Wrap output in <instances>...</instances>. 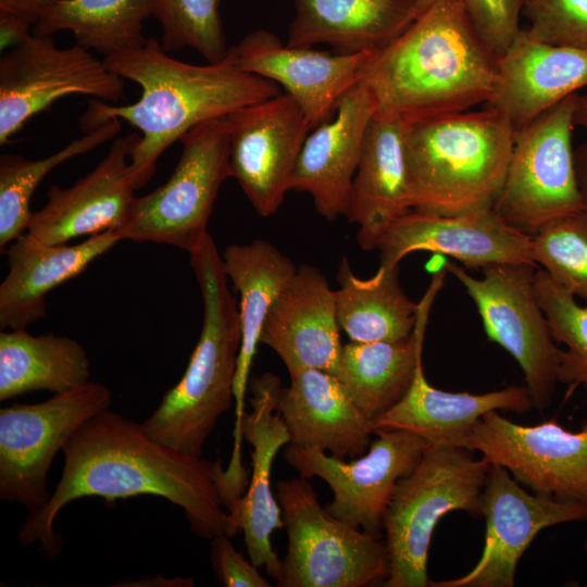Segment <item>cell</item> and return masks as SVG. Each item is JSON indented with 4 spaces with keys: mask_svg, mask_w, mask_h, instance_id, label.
<instances>
[{
    "mask_svg": "<svg viewBox=\"0 0 587 587\" xmlns=\"http://www.w3.org/2000/svg\"><path fill=\"white\" fill-rule=\"evenodd\" d=\"M64 466L48 502L29 512L20 544H39L57 557L62 539L53 524L63 507L85 497L108 501L143 495L183 509L191 530L212 539L236 532L228 510L238 500L221 462L182 453L152 439L138 424L110 408L84 423L62 449Z\"/></svg>",
    "mask_w": 587,
    "mask_h": 587,
    "instance_id": "obj_1",
    "label": "cell"
},
{
    "mask_svg": "<svg viewBox=\"0 0 587 587\" xmlns=\"http://www.w3.org/2000/svg\"><path fill=\"white\" fill-rule=\"evenodd\" d=\"M103 61L116 75L139 85L140 97L125 105L91 99L80 127L88 133L117 118L140 130L130 154L136 190L151 179L159 157L195 126L282 93L277 84L239 68L229 50L221 62L198 65L170 57L150 37L142 47Z\"/></svg>",
    "mask_w": 587,
    "mask_h": 587,
    "instance_id": "obj_2",
    "label": "cell"
},
{
    "mask_svg": "<svg viewBox=\"0 0 587 587\" xmlns=\"http://www.w3.org/2000/svg\"><path fill=\"white\" fill-rule=\"evenodd\" d=\"M363 80L377 113L409 122L486 104L498 82V57L475 29L463 0H433L375 52Z\"/></svg>",
    "mask_w": 587,
    "mask_h": 587,
    "instance_id": "obj_3",
    "label": "cell"
},
{
    "mask_svg": "<svg viewBox=\"0 0 587 587\" xmlns=\"http://www.w3.org/2000/svg\"><path fill=\"white\" fill-rule=\"evenodd\" d=\"M188 253L203 303L200 337L183 377L141 426L158 442L201 457L220 416L234 404L241 327L222 255L211 235L208 233Z\"/></svg>",
    "mask_w": 587,
    "mask_h": 587,
    "instance_id": "obj_4",
    "label": "cell"
},
{
    "mask_svg": "<svg viewBox=\"0 0 587 587\" xmlns=\"http://www.w3.org/2000/svg\"><path fill=\"white\" fill-rule=\"evenodd\" d=\"M515 134L487 105L407 122L404 150L412 210L453 215L494 208Z\"/></svg>",
    "mask_w": 587,
    "mask_h": 587,
    "instance_id": "obj_5",
    "label": "cell"
},
{
    "mask_svg": "<svg viewBox=\"0 0 587 587\" xmlns=\"http://www.w3.org/2000/svg\"><path fill=\"white\" fill-rule=\"evenodd\" d=\"M491 463L473 450L429 444L395 489L383 517L389 553L386 587L429 586L427 559L432 535L442 516L464 511L483 516L482 495Z\"/></svg>",
    "mask_w": 587,
    "mask_h": 587,
    "instance_id": "obj_6",
    "label": "cell"
},
{
    "mask_svg": "<svg viewBox=\"0 0 587 587\" xmlns=\"http://www.w3.org/2000/svg\"><path fill=\"white\" fill-rule=\"evenodd\" d=\"M276 496L288 548L279 587H364L385 582V540L333 516L304 477L279 480Z\"/></svg>",
    "mask_w": 587,
    "mask_h": 587,
    "instance_id": "obj_7",
    "label": "cell"
},
{
    "mask_svg": "<svg viewBox=\"0 0 587 587\" xmlns=\"http://www.w3.org/2000/svg\"><path fill=\"white\" fill-rule=\"evenodd\" d=\"M180 142L168 179L135 197L124 221L112 229L121 241L165 243L189 252L208 234L218 190L230 177L227 116L195 126Z\"/></svg>",
    "mask_w": 587,
    "mask_h": 587,
    "instance_id": "obj_8",
    "label": "cell"
},
{
    "mask_svg": "<svg viewBox=\"0 0 587 587\" xmlns=\"http://www.w3.org/2000/svg\"><path fill=\"white\" fill-rule=\"evenodd\" d=\"M577 95L565 98L515 134L494 210L529 236L557 220L584 212L572 143Z\"/></svg>",
    "mask_w": 587,
    "mask_h": 587,
    "instance_id": "obj_9",
    "label": "cell"
},
{
    "mask_svg": "<svg viewBox=\"0 0 587 587\" xmlns=\"http://www.w3.org/2000/svg\"><path fill=\"white\" fill-rule=\"evenodd\" d=\"M474 301L488 338L505 349L522 369L534 408L549 407L558 379L561 349L538 303L534 264H494L476 278L444 261Z\"/></svg>",
    "mask_w": 587,
    "mask_h": 587,
    "instance_id": "obj_10",
    "label": "cell"
},
{
    "mask_svg": "<svg viewBox=\"0 0 587 587\" xmlns=\"http://www.w3.org/2000/svg\"><path fill=\"white\" fill-rule=\"evenodd\" d=\"M111 390L88 380L35 404L0 410V498L29 512L49 500L47 474L54 455L88 420L110 408Z\"/></svg>",
    "mask_w": 587,
    "mask_h": 587,
    "instance_id": "obj_11",
    "label": "cell"
},
{
    "mask_svg": "<svg viewBox=\"0 0 587 587\" xmlns=\"http://www.w3.org/2000/svg\"><path fill=\"white\" fill-rule=\"evenodd\" d=\"M124 80L91 51L76 43L60 48L52 36L32 33L0 58V145L63 97L117 101Z\"/></svg>",
    "mask_w": 587,
    "mask_h": 587,
    "instance_id": "obj_12",
    "label": "cell"
},
{
    "mask_svg": "<svg viewBox=\"0 0 587 587\" xmlns=\"http://www.w3.org/2000/svg\"><path fill=\"white\" fill-rule=\"evenodd\" d=\"M365 454L346 462L316 447L289 444L285 459L301 477L332 489L326 510L341 522L382 537L383 517L398 482L415 467L428 442L402 429H377Z\"/></svg>",
    "mask_w": 587,
    "mask_h": 587,
    "instance_id": "obj_13",
    "label": "cell"
},
{
    "mask_svg": "<svg viewBox=\"0 0 587 587\" xmlns=\"http://www.w3.org/2000/svg\"><path fill=\"white\" fill-rule=\"evenodd\" d=\"M461 447L503 466L534 494L587 507V420L579 430L570 432L554 420L522 425L490 411Z\"/></svg>",
    "mask_w": 587,
    "mask_h": 587,
    "instance_id": "obj_14",
    "label": "cell"
},
{
    "mask_svg": "<svg viewBox=\"0 0 587 587\" xmlns=\"http://www.w3.org/2000/svg\"><path fill=\"white\" fill-rule=\"evenodd\" d=\"M230 177L262 217L275 214L286 193L311 124L286 92L227 115Z\"/></svg>",
    "mask_w": 587,
    "mask_h": 587,
    "instance_id": "obj_15",
    "label": "cell"
},
{
    "mask_svg": "<svg viewBox=\"0 0 587 587\" xmlns=\"http://www.w3.org/2000/svg\"><path fill=\"white\" fill-rule=\"evenodd\" d=\"M486 534L483 553L465 575L434 587H513L517 563L546 527L587 521V507L529 494L507 469L491 464L482 495Z\"/></svg>",
    "mask_w": 587,
    "mask_h": 587,
    "instance_id": "obj_16",
    "label": "cell"
},
{
    "mask_svg": "<svg viewBox=\"0 0 587 587\" xmlns=\"http://www.w3.org/2000/svg\"><path fill=\"white\" fill-rule=\"evenodd\" d=\"M532 236L503 220L494 208L445 215L411 210L382 236L380 264L395 267L416 251L451 257L469 268L494 264H534Z\"/></svg>",
    "mask_w": 587,
    "mask_h": 587,
    "instance_id": "obj_17",
    "label": "cell"
},
{
    "mask_svg": "<svg viewBox=\"0 0 587 587\" xmlns=\"http://www.w3.org/2000/svg\"><path fill=\"white\" fill-rule=\"evenodd\" d=\"M241 70L282 86L301 108L312 129L333 118L344 95L360 83L375 52L330 53L284 45L273 33L254 30L229 47Z\"/></svg>",
    "mask_w": 587,
    "mask_h": 587,
    "instance_id": "obj_18",
    "label": "cell"
},
{
    "mask_svg": "<svg viewBox=\"0 0 587 587\" xmlns=\"http://www.w3.org/2000/svg\"><path fill=\"white\" fill-rule=\"evenodd\" d=\"M135 133L113 140L107 155L72 186H52L45 205L33 212L25 235L43 245H62L116 228L135 199L130 154Z\"/></svg>",
    "mask_w": 587,
    "mask_h": 587,
    "instance_id": "obj_19",
    "label": "cell"
},
{
    "mask_svg": "<svg viewBox=\"0 0 587 587\" xmlns=\"http://www.w3.org/2000/svg\"><path fill=\"white\" fill-rule=\"evenodd\" d=\"M280 388L279 377L272 373L250 382L252 411L245 413L241 434L253 448L251 480L246 495L228 511L235 532L243 533L249 560L275 580L282 575L283 561L272 547L271 535L284 527V521L271 489V469L277 451L290 442L277 411Z\"/></svg>",
    "mask_w": 587,
    "mask_h": 587,
    "instance_id": "obj_20",
    "label": "cell"
},
{
    "mask_svg": "<svg viewBox=\"0 0 587 587\" xmlns=\"http://www.w3.org/2000/svg\"><path fill=\"white\" fill-rule=\"evenodd\" d=\"M376 112L375 97L362 79L344 95L333 118L305 138L290 190L309 193L325 220L346 216L364 136Z\"/></svg>",
    "mask_w": 587,
    "mask_h": 587,
    "instance_id": "obj_21",
    "label": "cell"
},
{
    "mask_svg": "<svg viewBox=\"0 0 587 587\" xmlns=\"http://www.w3.org/2000/svg\"><path fill=\"white\" fill-rule=\"evenodd\" d=\"M585 88L587 50L544 42L521 28L498 59L497 86L486 105L519 132Z\"/></svg>",
    "mask_w": 587,
    "mask_h": 587,
    "instance_id": "obj_22",
    "label": "cell"
},
{
    "mask_svg": "<svg viewBox=\"0 0 587 587\" xmlns=\"http://www.w3.org/2000/svg\"><path fill=\"white\" fill-rule=\"evenodd\" d=\"M339 329L336 290L321 271L302 264L273 303L261 342L288 372L319 369L336 375L344 347Z\"/></svg>",
    "mask_w": 587,
    "mask_h": 587,
    "instance_id": "obj_23",
    "label": "cell"
},
{
    "mask_svg": "<svg viewBox=\"0 0 587 587\" xmlns=\"http://www.w3.org/2000/svg\"><path fill=\"white\" fill-rule=\"evenodd\" d=\"M280 388L279 412L291 445L316 447L345 459L362 455L374 434L373 422L352 401L336 375L319 369L289 371Z\"/></svg>",
    "mask_w": 587,
    "mask_h": 587,
    "instance_id": "obj_24",
    "label": "cell"
},
{
    "mask_svg": "<svg viewBox=\"0 0 587 587\" xmlns=\"http://www.w3.org/2000/svg\"><path fill=\"white\" fill-rule=\"evenodd\" d=\"M407 122L377 113L370 122L346 216L363 250L377 249L386 229L412 210L404 150Z\"/></svg>",
    "mask_w": 587,
    "mask_h": 587,
    "instance_id": "obj_25",
    "label": "cell"
},
{
    "mask_svg": "<svg viewBox=\"0 0 587 587\" xmlns=\"http://www.w3.org/2000/svg\"><path fill=\"white\" fill-rule=\"evenodd\" d=\"M224 270L239 294L241 344L234 382L235 427L230 462L241 463V424L249 374L267 314L297 271L294 262L271 242L255 239L228 246Z\"/></svg>",
    "mask_w": 587,
    "mask_h": 587,
    "instance_id": "obj_26",
    "label": "cell"
},
{
    "mask_svg": "<svg viewBox=\"0 0 587 587\" xmlns=\"http://www.w3.org/2000/svg\"><path fill=\"white\" fill-rule=\"evenodd\" d=\"M121 241L109 229L75 245H43L25 234L7 251L9 272L0 285V327L22 329L47 313L46 296L83 273Z\"/></svg>",
    "mask_w": 587,
    "mask_h": 587,
    "instance_id": "obj_27",
    "label": "cell"
},
{
    "mask_svg": "<svg viewBox=\"0 0 587 587\" xmlns=\"http://www.w3.org/2000/svg\"><path fill=\"white\" fill-rule=\"evenodd\" d=\"M447 270L433 275L419 302V316L410 337L397 341L352 342L342 347L336 377L372 422L395 407L408 392L422 362L425 328L434 299Z\"/></svg>",
    "mask_w": 587,
    "mask_h": 587,
    "instance_id": "obj_28",
    "label": "cell"
},
{
    "mask_svg": "<svg viewBox=\"0 0 587 587\" xmlns=\"http://www.w3.org/2000/svg\"><path fill=\"white\" fill-rule=\"evenodd\" d=\"M287 45H328L336 53L377 52L420 14V0H294Z\"/></svg>",
    "mask_w": 587,
    "mask_h": 587,
    "instance_id": "obj_29",
    "label": "cell"
},
{
    "mask_svg": "<svg viewBox=\"0 0 587 587\" xmlns=\"http://www.w3.org/2000/svg\"><path fill=\"white\" fill-rule=\"evenodd\" d=\"M534 408L525 386H510L480 395L449 392L429 385L422 362L405 396L373 422L377 429H402L426 440L461 447L474 424L490 411L525 413Z\"/></svg>",
    "mask_w": 587,
    "mask_h": 587,
    "instance_id": "obj_30",
    "label": "cell"
},
{
    "mask_svg": "<svg viewBox=\"0 0 587 587\" xmlns=\"http://www.w3.org/2000/svg\"><path fill=\"white\" fill-rule=\"evenodd\" d=\"M337 278V319L350 341H397L411 336L419 303L401 288L399 266L379 264L373 276L360 278L350 268L347 258H342Z\"/></svg>",
    "mask_w": 587,
    "mask_h": 587,
    "instance_id": "obj_31",
    "label": "cell"
},
{
    "mask_svg": "<svg viewBox=\"0 0 587 587\" xmlns=\"http://www.w3.org/2000/svg\"><path fill=\"white\" fill-rule=\"evenodd\" d=\"M83 346L66 336H34L22 329L0 333V400L49 390L63 392L89 380Z\"/></svg>",
    "mask_w": 587,
    "mask_h": 587,
    "instance_id": "obj_32",
    "label": "cell"
},
{
    "mask_svg": "<svg viewBox=\"0 0 587 587\" xmlns=\"http://www.w3.org/2000/svg\"><path fill=\"white\" fill-rule=\"evenodd\" d=\"M151 0H58L33 27L36 35L70 32L75 43L105 57L142 47Z\"/></svg>",
    "mask_w": 587,
    "mask_h": 587,
    "instance_id": "obj_33",
    "label": "cell"
},
{
    "mask_svg": "<svg viewBox=\"0 0 587 587\" xmlns=\"http://www.w3.org/2000/svg\"><path fill=\"white\" fill-rule=\"evenodd\" d=\"M122 127L117 118L84 133L57 152L37 160L20 154L0 157V249L13 242L28 228L33 212L30 201L42 179L58 165L87 153L109 141Z\"/></svg>",
    "mask_w": 587,
    "mask_h": 587,
    "instance_id": "obj_34",
    "label": "cell"
},
{
    "mask_svg": "<svg viewBox=\"0 0 587 587\" xmlns=\"http://www.w3.org/2000/svg\"><path fill=\"white\" fill-rule=\"evenodd\" d=\"M534 287L554 341L566 347L560 351L559 382L587 390V303H578L539 267Z\"/></svg>",
    "mask_w": 587,
    "mask_h": 587,
    "instance_id": "obj_35",
    "label": "cell"
},
{
    "mask_svg": "<svg viewBox=\"0 0 587 587\" xmlns=\"http://www.w3.org/2000/svg\"><path fill=\"white\" fill-rule=\"evenodd\" d=\"M152 15L163 35L161 46L166 52L190 48L208 63L223 61L227 47L220 14V0H151Z\"/></svg>",
    "mask_w": 587,
    "mask_h": 587,
    "instance_id": "obj_36",
    "label": "cell"
},
{
    "mask_svg": "<svg viewBox=\"0 0 587 587\" xmlns=\"http://www.w3.org/2000/svg\"><path fill=\"white\" fill-rule=\"evenodd\" d=\"M535 265L558 285L587 303V215L557 220L530 238Z\"/></svg>",
    "mask_w": 587,
    "mask_h": 587,
    "instance_id": "obj_37",
    "label": "cell"
},
{
    "mask_svg": "<svg viewBox=\"0 0 587 587\" xmlns=\"http://www.w3.org/2000/svg\"><path fill=\"white\" fill-rule=\"evenodd\" d=\"M522 14L534 38L587 50V0H524Z\"/></svg>",
    "mask_w": 587,
    "mask_h": 587,
    "instance_id": "obj_38",
    "label": "cell"
},
{
    "mask_svg": "<svg viewBox=\"0 0 587 587\" xmlns=\"http://www.w3.org/2000/svg\"><path fill=\"white\" fill-rule=\"evenodd\" d=\"M463 3L475 29L499 59L522 28L524 0H463Z\"/></svg>",
    "mask_w": 587,
    "mask_h": 587,
    "instance_id": "obj_39",
    "label": "cell"
},
{
    "mask_svg": "<svg viewBox=\"0 0 587 587\" xmlns=\"http://www.w3.org/2000/svg\"><path fill=\"white\" fill-rule=\"evenodd\" d=\"M211 563L215 576L225 587H270L258 567L246 560L233 546L230 537L222 534L213 537Z\"/></svg>",
    "mask_w": 587,
    "mask_h": 587,
    "instance_id": "obj_40",
    "label": "cell"
},
{
    "mask_svg": "<svg viewBox=\"0 0 587 587\" xmlns=\"http://www.w3.org/2000/svg\"><path fill=\"white\" fill-rule=\"evenodd\" d=\"M32 26L16 15L0 12L1 51H8L24 41L32 34Z\"/></svg>",
    "mask_w": 587,
    "mask_h": 587,
    "instance_id": "obj_41",
    "label": "cell"
},
{
    "mask_svg": "<svg viewBox=\"0 0 587 587\" xmlns=\"http://www.w3.org/2000/svg\"><path fill=\"white\" fill-rule=\"evenodd\" d=\"M58 0H0V12L16 15L33 27Z\"/></svg>",
    "mask_w": 587,
    "mask_h": 587,
    "instance_id": "obj_42",
    "label": "cell"
},
{
    "mask_svg": "<svg viewBox=\"0 0 587 587\" xmlns=\"http://www.w3.org/2000/svg\"><path fill=\"white\" fill-rule=\"evenodd\" d=\"M111 586H134V587H190L193 586V579L191 577H173L166 578L161 574L154 576H148L139 580H124L113 584Z\"/></svg>",
    "mask_w": 587,
    "mask_h": 587,
    "instance_id": "obj_43",
    "label": "cell"
},
{
    "mask_svg": "<svg viewBox=\"0 0 587 587\" xmlns=\"http://www.w3.org/2000/svg\"><path fill=\"white\" fill-rule=\"evenodd\" d=\"M574 163L578 191L587 215V141L574 149Z\"/></svg>",
    "mask_w": 587,
    "mask_h": 587,
    "instance_id": "obj_44",
    "label": "cell"
},
{
    "mask_svg": "<svg viewBox=\"0 0 587 587\" xmlns=\"http://www.w3.org/2000/svg\"><path fill=\"white\" fill-rule=\"evenodd\" d=\"M574 122L576 126L587 130V88L577 95L574 111Z\"/></svg>",
    "mask_w": 587,
    "mask_h": 587,
    "instance_id": "obj_45",
    "label": "cell"
},
{
    "mask_svg": "<svg viewBox=\"0 0 587 587\" xmlns=\"http://www.w3.org/2000/svg\"><path fill=\"white\" fill-rule=\"evenodd\" d=\"M432 2H433V0H420V3H419V7H420V13H421L426 7H428Z\"/></svg>",
    "mask_w": 587,
    "mask_h": 587,
    "instance_id": "obj_46",
    "label": "cell"
},
{
    "mask_svg": "<svg viewBox=\"0 0 587 587\" xmlns=\"http://www.w3.org/2000/svg\"><path fill=\"white\" fill-rule=\"evenodd\" d=\"M585 552L587 554V539H586V542H585Z\"/></svg>",
    "mask_w": 587,
    "mask_h": 587,
    "instance_id": "obj_47",
    "label": "cell"
}]
</instances>
